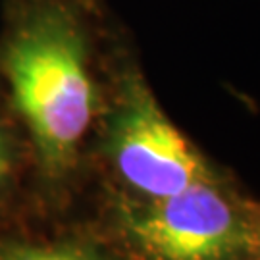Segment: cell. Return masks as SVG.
Listing matches in <instances>:
<instances>
[{
  "instance_id": "3",
  "label": "cell",
  "mask_w": 260,
  "mask_h": 260,
  "mask_svg": "<svg viewBox=\"0 0 260 260\" xmlns=\"http://www.w3.org/2000/svg\"><path fill=\"white\" fill-rule=\"evenodd\" d=\"M121 228L149 260H243L254 251V228L220 179L123 206Z\"/></svg>"
},
{
  "instance_id": "6",
  "label": "cell",
  "mask_w": 260,
  "mask_h": 260,
  "mask_svg": "<svg viewBox=\"0 0 260 260\" xmlns=\"http://www.w3.org/2000/svg\"><path fill=\"white\" fill-rule=\"evenodd\" d=\"M254 251L258 252V256H260V223H258V228L254 230Z\"/></svg>"
},
{
  "instance_id": "4",
  "label": "cell",
  "mask_w": 260,
  "mask_h": 260,
  "mask_svg": "<svg viewBox=\"0 0 260 260\" xmlns=\"http://www.w3.org/2000/svg\"><path fill=\"white\" fill-rule=\"evenodd\" d=\"M0 260H108L94 251L75 245H0Z\"/></svg>"
},
{
  "instance_id": "5",
  "label": "cell",
  "mask_w": 260,
  "mask_h": 260,
  "mask_svg": "<svg viewBox=\"0 0 260 260\" xmlns=\"http://www.w3.org/2000/svg\"><path fill=\"white\" fill-rule=\"evenodd\" d=\"M8 112H12L8 94L6 91L4 94L0 91V195L14 183L21 160L18 135L8 118Z\"/></svg>"
},
{
  "instance_id": "1",
  "label": "cell",
  "mask_w": 260,
  "mask_h": 260,
  "mask_svg": "<svg viewBox=\"0 0 260 260\" xmlns=\"http://www.w3.org/2000/svg\"><path fill=\"white\" fill-rule=\"evenodd\" d=\"M118 43L101 0H4L0 81L35 166L50 181L74 172L103 116L101 70Z\"/></svg>"
},
{
  "instance_id": "2",
  "label": "cell",
  "mask_w": 260,
  "mask_h": 260,
  "mask_svg": "<svg viewBox=\"0 0 260 260\" xmlns=\"http://www.w3.org/2000/svg\"><path fill=\"white\" fill-rule=\"evenodd\" d=\"M103 112V154L121 181L147 199L220 177L158 104L129 45L118 43Z\"/></svg>"
}]
</instances>
